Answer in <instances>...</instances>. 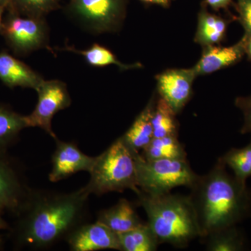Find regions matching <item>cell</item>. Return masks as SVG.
<instances>
[{
	"mask_svg": "<svg viewBox=\"0 0 251 251\" xmlns=\"http://www.w3.org/2000/svg\"><path fill=\"white\" fill-rule=\"evenodd\" d=\"M90 195L85 188L72 193L33 191L12 230L20 247L44 249L80 226Z\"/></svg>",
	"mask_w": 251,
	"mask_h": 251,
	"instance_id": "1",
	"label": "cell"
},
{
	"mask_svg": "<svg viewBox=\"0 0 251 251\" xmlns=\"http://www.w3.org/2000/svg\"><path fill=\"white\" fill-rule=\"evenodd\" d=\"M219 158L207 174L198 176L189 197L197 216L201 238L245 219L251 210V192L226 171Z\"/></svg>",
	"mask_w": 251,
	"mask_h": 251,
	"instance_id": "2",
	"label": "cell"
},
{
	"mask_svg": "<svg viewBox=\"0 0 251 251\" xmlns=\"http://www.w3.org/2000/svg\"><path fill=\"white\" fill-rule=\"evenodd\" d=\"M138 203L148 216V224L159 244L185 248L201 237L197 216L189 196L171 193L151 196L140 191Z\"/></svg>",
	"mask_w": 251,
	"mask_h": 251,
	"instance_id": "3",
	"label": "cell"
},
{
	"mask_svg": "<svg viewBox=\"0 0 251 251\" xmlns=\"http://www.w3.org/2000/svg\"><path fill=\"white\" fill-rule=\"evenodd\" d=\"M126 145L122 138L101 154L97 156L90 179L85 186L89 194L101 196L110 192H123L130 189L138 193L135 154Z\"/></svg>",
	"mask_w": 251,
	"mask_h": 251,
	"instance_id": "4",
	"label": "cell"
},
{
	"mask_svg": "<svg viewBox=\"0 0 251 251\" xmlns=\"http://www.w3.org/2000/svg\"><path fill=\"white\" fill-rule=\"evenodd\" d=\"M135 164L138 188L151 196L168 194L179 186L191 188L199 176L186 158L148 160L136 153Z\"/></svg>",
	"mask_w": 251,
	"mask_h": 251,
	"instance_id": "5",
	"label": "cell"
},
{
	"mask_svg": "<svg viewBox=\"0 0 251 251\" xmlns=\"http://www.w3.org/2000/svg\"><path fill=\"white\" fill-rule=\"evenodd\" d=\"M0 34L16 55L26 56L49 47V29L45 18L26 17L8 11Z\"/></svg>",
	"mask_w": 251,
	"mask_h": 251,
	"instance_id": "6",
	"label": "cell"
},
{
	"mask_svg": "<svg viewBox=\"0 0 251 251\" xmlns=\"http://www.w3.org/2000/svg\"><path fill=\"white\" fill-rule=\"evenodd\" d=\"M126 0H69V10L94 33L116 31L125 19Z\"/></svg>",
	"mask_w": 251,
	"mask_h": 251,
	"instance_id": "7",
	"label": "cell"
},
{
	"mask_svg": "<svg viewBox=\"0 0 251 251\" xmlns=\"http://www.w3.org/2000/svg\"><path fill=\"white\" fill-rule=\"evenodd\" d=\"M38 101L30 115L25 116L26 127H39L54 140L57 135L52 128L54 115L72 104L67 85L58 80H44L36 90Z\"/></svg>",
	"mask_w": 251,
	"mask_h": 251,
	"instance_id": "8",
	"label": "cell"
},
{
	"mask_svg": "<svg viewBox=\"0 0 251 251\" xmlns=\"http://www.w3.org/2000/svg\"><path fill=\"white\" fill-rule=\"evenodd\" d=\"M31 191L19 166L6 150H0V203L5 210L17 216Z\"/></svg>",
	"mask_w": 251,
	"mask_h": 251,
	"instance_id": "9",
	"label": "cell"
},
{
	"mask_svg": "<svg viewBox=\"0 0 251 251\" xmlns=\"http://www.w3.org/2000/svg\"><path fill=\"white\" fill-rule=\"evenodd\" d=\"M196 77L192 68L168 69L157 75L158 93L175 113H179L189 101Z\"/></svg>",
	"mask_w": 251,
	"mask_h": 251,
	"instance_id": "10",
	"label": "cell"
},
{
	"mask_svg": "<svg viewBox=\"0 0 251 251\" xmlns=\"http://www.w3.org/2000/svg\"><path fill=\"white\" fill-rule=\"evenodd\" d=\"M56 149L52 155V170L49 174L51 182H57L81 171H92L97 156H87L76 145L55 140Z\"/></svg>",
	"mask_w": 251,
	"mask_h": 251,
	"instance_id": "11",
	"label": "cell"
},
{
	"mask_svg": "<svg viewBox=\"0 0 251 251\" xmlns=\"http://www.w3.org/2000/svg\"><path fill=\"white\" fill-rule=\"evenodd\" d=\"M67 241L73 251H96L114 249L120 251L118 234L105 225H80L67 236Z\"/></svg>",
	"mask_w": 251,
	"mask_h": 251,
	"instance_id": "12",
	"label": "cell"
},
{
	"mask_svg": "<svg viewBox=\"0 0 251 251\" xmlns=\"http://www.w3.org/2000/svg\"><path fill=\"white\" fill-rule=\"evenodd\" d=\"M245 44L244 36L237 44L229 47L205 46L201 59L192 68L196 76L208 75L240 62L246 54Z\"/></svg>",
	"mask_w": 251,
	"mask_h": 251,
	"instance_id": "13",
	"label": "cell"
},
{
	"mask_svg": "<svg viewBox=\"0 0 251 251\" xmlns=\"http://www.w3.org/2000/svg\"><path fill=\"white\" fill-rule=\"evenodd\" d=\"M0 80L5 85L36 90L44 79L24 62L6 51L0 52Z\"/></svg>",
	"mask_w": 251,
	"mask_h": 251,
	"instance_id": "14",
	"label": "cell"
},
{
	"mask_svg": "<svg viewBox=\"0 0 251 251\" xmlns=\"http://www.w3.org/2000/svg\"><path fill=\"white\" fill-rule=\"evenodd\" d=\"M97 221L119 234L136 228L144 223L129 201L121 199L115 205L100 211Z\"/></svg>",
	"mask_w": 251,
	"mask_h": 251,
	"instance_id": "15",
	"label": "cell"
},
{
	"mask_svg": "<svg viewBox=\"0 0 251 251\" xmlns=\"http://www.w3.org/2000/svg\"><path fill=\"white\" fill-rule=\"evenodd\" d=\"M155 103L153 97L143 111L135 118L133 125L122 139L133 152L140 153L153 138L152 116Z\"/></svg>",
	"mask_w": 251,
	"mask_h": 251,
	"instance_id": "16",
	"label": "cell"
},
{
	"mask_svg": "<svg viewBox=\"0 0 251 251\" xmlns=\"http://www.w3.org/2000/svg\"><path fill=\"white\" fill-rule=\"evenodd\" d=\"M229 21L210 14L205 8H202L198 15V30L195 36V42L205 46L219 44L224 40Z\"/></svg>",
	"mask_w": 251,
	"mask_h": 251,
	"instance_id": "17",
	"label": "cell"
},
{
	"mask_svg": "<svg viewBox=\"0 0 251 251\" xmlns=\"http://www.w3.org/2000/svg\"><path fill=\"white\" fill-rule=\"evenodd\" d=\"M120 251H155L159 242L148 223L125 233L118 234Z\"/></svg>",
	"mask_w": 251,
	"mask_h": 251,
	"instance_id": "18",
	"label": "cell"
},
{
	"mask_svg": "<svg viewBox=\"0 0 251 251\" xmlns=\"http://www.w3.org/2000/svg\"><path fill=\"white\" fill-rule=\"evenodd\" d=\"M140 155L148 160L186 158V151L178 140V135L153 138Z\"/></svg>",
	"mask_w": 251,
	"mask_h": 251,
	"instance_id": "19",
	"label": "cell"
},
{
	"mask_svg": "<svg viewBox=\"0 0 251 251\" xmlns=\"http://www.w3.org/2000/svg\"><path fill=\"white\" fill-rule=\"evenodd\" d=\"M63 50H67L83 56L86 62L92 67H103L109 65H116L122 71L142 67L140 63L132 64H123L117 59L116 56L112 53L110 50L97 44H94L89 49L82 50L75 49L73 46H66Z\"/></svg>",
	"mask_w": 251,
	"mask_h": 251,
	"instance_id": "20",
	"label": "cell"
},
{
	"mask_svg": "<svg viewBox=\"0 0 251 251\" xmlns=\"http://www.w3.org/2000/svg\"><path fill=\"white\" fill-rule=\"evenodd\" d=\"M26 127L25 116L0 103V150H6Z\"/></svg>",
	"mask_w": 251,
	"mask_h": 251,
	"instance_id": "21",
	"label": "cell"
},
{
	"mask_svg": "<svg viewBox=\"0 0 251 251\" xmlns=\"http://www.w3.org/2000/svg\"><path fill=\"white\" fill-rule=\"evenodd\" d=\"M230 226L213 232L204 239L206 240V251H239L244 249V238L235 227Z\"/></svg>",
	"mask_w": 251,
	"mask_h": 251,
	"instance_id": "22",
	"label": "cell"
},
{
	"mask_svg": "<svg viewBox=\"0 0 251 251\" xmlns=\"http://www.w3.org/2000/svg\"><path fill=\"white\" fill-rule=\"evenodd\" d=\"M176 115L166 100L160 98L155 105L151 120L153 138L178 135V122L175 117Z\"/></svg>",
	"mask_w": 251,
	"mask_h": 251,
	"instance_id": "23",
	"label": "cell"
},
{
	"mask_svg": "<svg viewBox=\"0 0 251 251\" xmlns=\"http://www.w3.org/2000/svg\"><path fill=\"white\" fill-rule=\"evenodd\" d=\"M61 0H10L9 12L31 18H45L59 8Z\"/></svg>",
	"mask_w": 251,
	"mask_h": 251,
	"instance_id": "24",
	"label": "cell"
},
{
	"mask_svg": "<svg viewBox=\"0 0 251 251\" xmlns=\"http://www.w3.org/2000/svg\"><path fill=\"white\" fill-rule=\"evenodd\" d=\"M221 160L233 171L234 177L242 184H246L251 176V143L242 149H232Z\"/></svg>",
	"mask_w": 251,
	"mask_h": 251,
	"instance_id": "25",
	"label": "cell"
},
{
	"mask_svg": "<svg viewBox=\"0 0 251 251\" xmlns=\"http://www.w3.org/2000/svg\"><path fill=\"white\" fill-rule=\"evenodd\" d=\"M236 10L239 14V21L244 28L245 34H251V0H237Z\"/></svg>",
	"mask_w": 251,
	"mask_h": 251,
	"instance_id": "26",
	"label": "cell"
},
{
	"mask_svg": "<svg viewBox=\"0 0 251 251\" xmlns=\"http://www.w3.org/2000/svg\"><path fill=\"white\" fill-rule=\"evenodd\" d=\"M235 105L244 114V123L241 133L242 134L251 133V96L247 97H238Z\"/></svg>",
	"mask_w": 251,
	"mask_h": 251,
	"instance_id": "27",
	"label": "cell"
},
{
	"mask_svg": "<svg viewBox=\"0 0 251 251\" xmlns=\"http://www.w3.org/2000/svg\"><path fill=\"white\" fill-rule=\"evenodd\" d=\"M206 4L209 5L215 11L227 9L232 4V0H206Z\"/></svg>",
	"mask_w": 251,
	"mask_h": 251,
	"instance_id": "28",
	"label": "cell"
},
{
	"mask_svg": "<svg viewBox=\"0 0 251 251\" xmlns=\"http://www.w3.org/2000/svg\"><path fill=\"white\" fill-rule=\"evenodd\" d=\"M140 1L146 4H158L163 7H167L169 6L171 0H140Z\"/></svg>",
	"mask_w": 251,
	"mask_h": 251,
	"instance_id": "29",
	"label": "cell"
},
{
	"mask_svg": "<svg viewBox=\"0 0 251 251\" xmlns=\"http://www.w3.org/2000/svg\"><path fill=\"white\" fill-rule=\"evenodd\" d=\"M246 39L245 52L247 54L249 60L251 61V34L244 36Z\"/></svg>",
	"mask_w": 251,
	"mask_h": 251,
	"instance_id": "30",
	"label": "cell"
},
{
	"mask_svg": "<svg viewBox=\"0 0 251 251\" xmlns=\"http://www.w3.org/2000/svg\"><path fill=\"white\" fill-rule=\"evenodd\" d=\"M5 209L4 206L1 205L0 203V229H7L9 228V226L6 224V221L3 219V214H4Z\"/></svg>",
	"mask_w": 251,
	"mask_h": 251,
	"instance_id": "31",
	"label": "cell"
},
{
	"mask_svg": "<svg viewBox=\"0 0 251 251\" xmlns=\"http://www.w3.org/2000/svg\"><path fill=\"white\" fill-rule=\"evenodd\" d=\"M5 10H6V8L4 7V6H0V28H1V24H2V16L3 14H4Z\"/></svg>",
	"mask_w": 251,
	"mask_h": 251,
	"instance_id": "32",
	"label": "cell"
},
{
	"mask_svg": "<svg viewBox=\"0 0 251 251\" xmlns=\"http://www.w3.org/2000/svg\"><path fill=\"white\" fill-rule=\"evenodd\" d=\"M10 0H0V6H4V7L7 8L8 5L9 4Z\"/></svg>",
	"mask_w": 251,
	"mask_h": 251,
	"instance_id": "33",
	"label": "cell"
},
{
	"mask_svg": "<svg viewBox=\"0 0 251 251\" xmlns=\"http://www.w3.org/2000/svg\"><path fill=\"white\" fill-rule=\"evenodd\" d=\"M2 240H1V238L0 237V245L2 246Z\"/></svg>",
	"mask_w": 251,
	"mask_h": 251,
	"instance_id": "34",
	"label": "cell"
},
{
	"mask_svg": "<svg viewBox=\"0 0 251 251\" xmlns=\"http://www.w3.org/2000/svg\"><path fill=\"white\" fill-rule=\"evenodd\" d=\"M1 247H2V246L0 245V249H1Z\"/></svg>",
	"mask_w": 251,
	"mask_h": 251,
	"instance_id": "35",
	"label": "cell"
}]
</instances>
